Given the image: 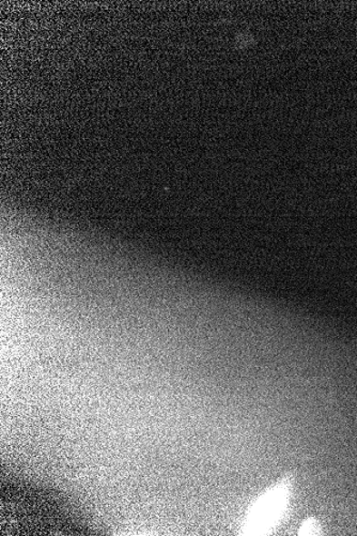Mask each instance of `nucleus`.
<instances>
[{"mask_svg": "<svg viewBox=\"0 0 357 536\" xmlns=\"http://www.w3.org/2000/svg\"><path fill=\"white\" fill-rule=\"evenodd\" d=\"M294 481L292 474L283 477L264 490L253 500L242 521V535H272L286 521L292 507Z\"/></svg>", "mask_w": 357, "mask_h": 536, "instance_id": "f257e3e1", "label": "nucleus"}, {"mask_svg": "<svg viewBox=\"0 0 357 536\" xmlns=\"http://www.w3.org/2000/svg\"><path fill=\"white\" fill-rule=\"evenodd\" d=\"M322 525H321L317 518L314 517L306 518V520L301 523V527L298 531V534L302 536L322 535Z\"/></svg>", "mask_w": 357, "mask_h": 536, "instance_id": "f03ea898", "label": "nucleus"}]
</instances>
